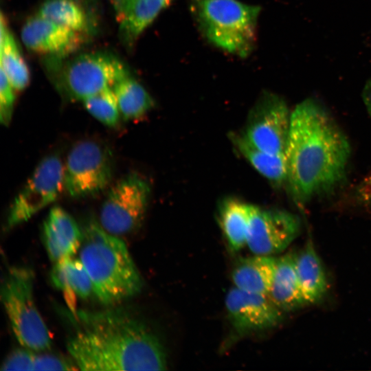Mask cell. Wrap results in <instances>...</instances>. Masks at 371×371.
Segmentation results:
<instances>
[{
    "label": "cell",
    "instance_id": "obj_30",
    "mask_svg": "<svg viewBox=\"0 0 371 371\" xmlns=\"http://www.w3.org/2000/svg\"><path fill=\"white\" fill-rule=\"evenodd\" d=\"M135 0H111L116 17H119L132 5Z\"/></svg>",
    "mask_w": 371,
    "mask_h": 371
},
{
    "label": "cell",
    "instance_id": "obj_18",
    "mask_svg": "<svg viewBox=\"0 0 371 371\" xmlns=\"http://www.w3.org/2000/svg\"><path fill=\"white\" fill-rule=\"evenodd\" d=\"M296 270L306 304L321 301L328 290V282L322 261L312 243L308 241L296 254Z\"/></svg>",
    "mask_w": 371,
    "mask_h": 371
},
{
    "label": "cell",
    "instance_id": "obj_7",
    "mask_svg": "<svg viewBox=\"0 0 371 371\" xmlns=\"http://www.w3.org/2000/svg\"><path fill=\"white\" fill-rule=\"evenodd\" d=\"M113 175L110 152L98 142L83 140L69 150L64 164V188L75 199L96 195Z\"/></svg>",
    "mask_w": 371,
    "mask_h": 371
},
{
    "label": "cell",
    "instance_id": "obj_20",
    "mask_svg": "<svg viewBox=\"0 0 371 371\" xmlns=\"http://www.w3.org/2000/svg\"><path fill=\"white\" fill-rule=\"evenodd\" d=\"M172 1L135 0L125 12L117 18L122 41L128 46H132Z\"/></svg>",
    "mask_w": 371,
    "mask_h": 371
},
{
    "label": "cell",
    "instance_id": "obj_29",
    "mask_svg": "<svg viewBox=\"0 0 371 371\" xmlns=\"http://www.w3.org/2000/svg\"><path fill=\"white\" fill-rule=\"evenodd\" d=\"M355 201L363 205H371V174L363 179L353 190Z\"/></svg>",
    "mask_w": 371,
    "mask_h": 371
},
{
    "label": "cell",
    "instance_id": "obj_31",
    "mask_svg": "<svg viewBox=\"0 0 371 371\" xmlns=\"http://www.w3.org/2000/svg\"><path fill=\"white\" fill-rule=\"evenodd\" d=\"M362 97L366 109L371 116V80H369L365 85L363 89Z\"/></svg>",
    "mask_w": 371,
    "mask_h": 371
},
{
    "label": "cell",
    "instance_id": "obj_1",
    "mask_svg": "<svg viewBox=\"0 0 371 371\" xmlns=\"http://www.w3.org/2000/svg\"><path fill=\"white\" fill-rule=\"evenodd\" d=\"M285 154L291 195L304 205L344 181L350 146L326 110L307 98L291 112Z\"/></svg>",
    "mask_w": 371,
    "mask_h": 371
},
{
    "label": "cell",
    "instance_id": "obj_11",
    "mask_svg": "<svg viewBox=\"0 0 371 371\" xmlns=\"http://www.w3.org/2000/svg\"><path fill=\"white\" fill-rule=\"evenodd\" d=\"M300 231V221L295 214L253 205L247 245L254 254L273 256L287 248Z\"/></svg>",
    "mask_w": 371,
    "mask_h": 371
},
{
    "label": "cell",
    "instance_id": "obj_16",
    "mask_svg": "<svg viewBox=\"0 0 371 371\" xmlns=\"http://www.w3.org/2000/svg\"><path fill=\"white\" fill-rule=\"evenodd\" d=\"M50 276L54 286L64 293L74 316L77 313L76 295L86 299L94 294L91 278L80 258L67 257L55 262Z\"/></svg>",
    "mask_w": 371,
    "mask_h": 371
},
{
    "label": "cell",
    "instance_id": "obj_14",
    "mask_svg": "<svg viewBox=\"0 0 371 371\" xmlns=\"http://www.w3.org/2000/svg\"><path fill=\"white\" fill-rule=\"evenodd\" d=\"M44 244L52 261L73 257L79 250L82 231L74 218L60 207H54L43 223Z\"/></svg>",
    "mask_w": 371,
    "mask_h": 371
},
{
    "label": "cell",
    "instance_id": "obj_24",
    "mask_svg": "<svg viewBox=\"0 0 371 371\" xmlns=\"http://www.w3.org/2000/svg\"><path fill=\"white\" fill-rule=\"evenodd\" d=\"M36 14L85 34L91 29L87 12L77 0H45Z\"/></svg>",
    "mask_w": 371,
    "mask_h": 371
},
{
    "label": "cell",
    "instance_id": "obj_22",
    "mask_svg": "<svg viewBox=\"0 0 371 371\" xmlns=\"http://www.w3.org/2000/svg\"><path fill=\"white\" fill-rule=\"evenodd\" d=\"M252 206L235 199H226L221 205L220 223L232 251H238L247 245Z\"/></svg>",
    "mask_w": 371,
    "mask_h": 371
},
{
    "label": "cell",
    "instance_id": "obj_6",
    "mask_svg": "<svg viewBox=\"0 0 371 371\" xmlns=\"http://www.w3.org/2000/svg\"><path fill=\"white\" fill-rule=\"evenodd\" d=\"M126 66L105 52L78 55L65 62L56 77L57 89L67 98L82 101L129 75Z\"/></svg>",
    "mask_w": 371,
    "mask_h": 371
},
{
    "label": "cell",
    "instance_id": "obj_15",
    "mask_svg": "<svg viewBox=\"0 0 371 371\" xmlns=\"http://www.w3.org/2000/svg\"><path fill=\"white\" fill-rule=\"evenodd\" d=\"M295 261L296 254L293 253L276 258L275 273L267 294L283 312L307 305L301 291Z\"/></svg>",
    "mask_w": 371,
    "mask_h": 371
},
{
    "label": "cell",
    "instance_id": "obj_21",
    "mask_svg": "<svg viewBox=\"0 0 371 371\" xmlns=\"http://www.w3.org/2000/svg\"><path fill=\"white\" fill-rule=\"evenodd\" d=\"M0 69L16 91H22L28 85L30 73L7 21L1 14Z\"/></svg>",
    "mask_w": 371,
    "mask_h": 371
},
{
    "label": "cell",
    "instance_id": "obj_26",
    "mask_svg": "<svg viewBox=\"0 0 371 371\" xmlns=\"http://www.w3.org/2000/svg\"><path fill=\"white\" fill-rule=\"evenodd\" d=\"M16 90L12 87L4 71H0V121L7 126L10 124L16 99Z\"/></svg>",
    "mask_w": 371,
    "mask_h": 371
},
{
    "label": "cell",
    "instance_id": "obj_13",
    "mask_svg": "<svg viewBox=\"0 0 371 371\" xmlns=\"http://www.w3.org/2000/svg\"><path fill=\"white\" fill-rule=\"evenodd\" d=\"M21 36L23 44L30 51L56 58L75 52L86 40V34L58 25L37 14L25 21Z\"/></svg>",
    "mask_w": 371,
    "mask_h": 371
},
{
    "label": "cell",
    "instance_id": "obj_23",
    "mask_svg": "<svg viewBox=\"0 0 371 371\" xmlns=\"http://www.w3.org/2000/svg\"><path fill=\"white\" fill-rule=\"evenodd\" d=\"M121 117L125 120L143 116L154 105L145 88L131 74L120 80L113 87Z\"/></svg>",
    "mask_w": 371,
    "mask_h": 371
},
{
    "label": "cell",
    "instance_id": "obj_4",
    "mask_svg": "<svg viewBox=\"0 0 371 371\" xmlns=\"http://www.w3.org/2000/svg\"><path fill=\"white\" fill-rule=\"evenodd\" d=\"M189 5L199 30L210 43L240 58L253 52L260 6L238 0H189Z\"/></svg>",
    "mask_w": 371,
    "mask_h": 371
},
{
    "label": "cell",
    "instance_id": "obj_17",
    "mask_svg": "<svg viewBox=\"0 0 371 371\" xmlns=\"http://www.w3.org/2000/svg\"><path fill=\"white\" fill-rule=\"evenodd\" d=\"M276 265V258L256 255L242 258L232 273L236 288L249 293L267 295Z\"/></svg>",
    "mask_w": 371,
    "mask_h": 371
},
{
    "label": "cell",
    "instance_id": "obj_5",
    "mask_svg": "<svg viewBox=\"0 0 371 371\" xmlns=\"http://www.w3.org/2000/svg\"><path fill=\"white\" fill-rule=\"evenodd\" d=\"M34 273L25 267H12L1 285V297L13 333L25 348L44 351L52 346L50 333L34 300Z\"/></svg>",
    "mask_w": 371,
    "mask_h": 371
},
{
    "label": "cell",
    "instance_id": "obj_19",
    "mask_svg": "<svg viewBox=\"0 0 371 371\" xmlns=\"http://www.w3.org/2000/svg\"><path fill=\"white\" fill-rule=\"evenodd\" d=\"M233 144L251 165L271 183L280 186L287 181L286 154H273L261 150L243 135L231 133Z\"/></svg>",
    "mask_w": 371,
    "mask_h": 371
},
{
    "label": "cell",
    "instance_id": "obj_10",
    "mask_svg": "<svg viewBox=\"0 0 371 371\" xmlns=\"http://www.w3.org/2000/svg\"><path fill=\"white\" fill-rule=\"evenodd\" d=\"M291 118V113L284 99L265 91L250 111L243 135L261 150L285 154Z\"/></svg>",
    "mask_w": 371,
    "mask_h": 371
},
{
    "label": "cell",
    "instance_id": "obj_8",
    "mask_svg": "<svg viewBox=\"0 0 371 371\" xmlns=\"http://www.w3.org/2000/svg\"><path fill=\"white\" fill-rule=\"evenodd\" d=\"M150 188L140 175L129 174L109 191L100 209V224L115 236L136 229L146 212Z\"/></svg>",
    "mask_w": 371,
    "mask_h": 371
},
{
    "label": "cell",
    "instance_id": "obj_12",
    "mask_svg": "<svg viewBox=\"0 0 371 371\" xmlns=\"http://www.w3.org/2000/svg\"><path fill=\"white\" fill-rule=\"evenodd\" d=\"M229 321L239 335L265 330L276 326L282 319L280 310L267 295L230 289L225 298Z\"/></svg>",
    "mask_w": 371,
    "mask_h": 371
},
{
    "label": "cell",
    "instance_id": "obj_2",
    "mask_svg": "<svg viewBox=\"0 0 371 371\" xmlns=\"http://www.w3.org/2000/svg\"><path fill=\"white\" fill-rule=\"evenodd\" d=\"M67 348L78 370H164L167 355L157 336L121 309L77 311Z\"/></svg>",
    "mask_w": 371,
    "mask_h": 371
},
{
    "label": "cell",
    "instance_id": "obj_27",
    "mask_svg": "<svg viewBox=\"0 0 371 371\" xmlns=\"http://www.w3.org/2000/svg\"><path fill=\"white\" fill-rule=\"evenodd\" d=\"M30 349H16L1 364V370H34L35 354Z\"/></svg>",
    "mask_w": 371,
    "mask_h": 371
},
{
    "label": "cell",
    "instance_id": "obj_9",
    "mask_svg": "<svg viewBox=\"0 0 371 371\" xmlns=\"http://www.w3.org/2000/svg\"><path fill=\"white\" fill-rule=\"evenodd\" d=\"M64 188V164L56 155L43 158L13 200L6 229L24 223L53 203Z\"/></svg>",
    "mask_w": 371,
    "mask_h": 371
},
{
    "label": "cell",
    "instance_id": "obj_28",
    "mask_svg": "<svg viewBox=\"0 0 371 371\" xmlns=\"http://www.w3.org/2000/svg\"><path fill=\"white\" fill-rule=\"evenodd\" d=\"M78 368L74 361L54 355H36L34 370H74Z\"/></svg>",
    "mask_w": 371,
    "mask_h": 371
},
{
    "label": "cell",
    "instance_id": "obj_25",
    "mask_svg": "<svg viewBox=\"0 0 371 371\" xmlns=\"http://www.w3.org/2000/svg\"><path fill=\"white\" fill-rule=\"evenodd\" d=\"M89 113L108 126H115L121 114L113 87H107L82 100Z\"/></svg>",
    "mask_w": 371,
    "mask_h": 371
},
{
    "label": "cell",
    "instance_id": "obj_3",
    "mask_svg": "<svg viewBox=\"0 0 371 371\" xmlns=\"http://www.w3.org/2000/svg\"><path fill=\"white\" fill-rule=\"evenodd\" d=\"M82 231L79 258L99 301L113 304L139 293L142 280L124 241L95 221Z\"/></svg>",
    "mask_w": 371,
    "mask_h": 371
}]
</instances>
